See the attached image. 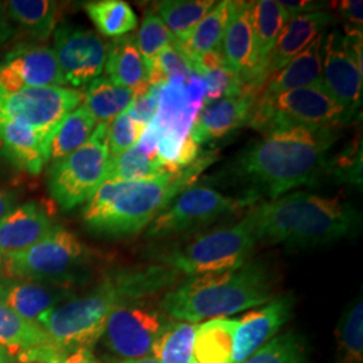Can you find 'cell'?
I'll use <instances>...</instances> for the list:
<instances>
[{"mask_svg":"<svg viewBox=\"0 0 363 363\" xmlns=\"http://www.w3.org/2000/svg\"><path fill=\"white\" fill-rule=\"evenodd\" d=\"M340 130L330 127H279L262 132L247 144L232 166L247 186L244 198H279L301 186H311L328 167V152Z\"/></svg>","mask_w":363,"mask_h":363,"instance_id":"cell-1","label":"cell"},{"mask_svg":"<svg viewBox=\"0 0 363 363\" xmlns=\"http://www.w3.org/2000/svg\"><path fill=\"white\" fill-rule=\"evenodd\" d=\"M182 279L181 273L160 262L123 268L106 274L84 296L69 298L42 315L38 325L66 355L81 349L91 350L118 304L163 295Z\"/></svg>","mask_w":363,"mask_h":363,"instance_id":"cell-2","label":"cell"},{"mask_svg":"<svg viewBox=\"0 0 363 363\" xmlns=\"http://www.w3.org/2000/svg\"><path fill=\"white\" fill-rule=\"evenodd\" d=\"M247 220L256 242L288 247H315L358 232L361 213L339 198L295 191L255 203Z\"/></svg>","mask_w":363,"mask_h":363,"instance_id":"cell-3","label":"cell"},{"mask_svg":"<svg viewBox=\"0 0 363 363\" xmlns=\"http://www.w3.org/2000/svg\"><path fill=\"white\" fill-rule=\"evenodd\" d=\"M213 162V155L198 157L179 172L139 182L106 181L88 201L82 220L93 233L130 237L147 229Z\"/></svg>","mask_w":363,"mask_h":363,"instance_id":"cell-4","label":"cell"},{"mask_svg":"<svg viewBox=\"0 0 363 363\" xmlns=\"http://www.w3.org/2000/svg\"><path fill=\"white\" fill-rule=\"evenodd\" d=\"M273 284L269 268L250 259L233 271L182 279L157 304L172 320L198 325L268 303L274 298Z\"/></svg>","mask_w":363,"mask_h":363,"instance_id":"cell-5","label":"cell"},{"mask_svg":"<svg viewBox=\"0 0 363 363\" xmlns=\"http://www.w3.org/2000/svg\"><path fill=\"white\" fill-rule=\"evenodd\" d=\"M256 245V238L242 218L233 225L191 235L162 250L157 259L183 277H191L237 269L250 261Z\"/></svg>","mask_w":363,"mask_h":363,"instance_id":"cell-6","label":"cell"},{"mask_svg":"<svg viewBox=\"0 0 363 363\" xmlns=\"http://www.w3.org/2000/svg\"><path fill=\"white\" fill-rule=\"evenodd\" d=\"M93 253L77 235L55 226L35 245L7 256V277L70 286L86 274Z\"/></svg>","mask_w":363,"mask_h":363,"instance_id":"cell-7","label":"cell"},{"mask_svg":"<svg viewBox=\"0 0 363 363\" xmlns=\"http://www.w3.org/2000/svg\"><path fill=\"white\" fill-rule=\"evenodd\" d=\"M109 163L108 124H97L86 143L50 164L48 187L52 199L64 210L88 202L106 181Z\"/></svg>","mask_w":363,"mask_h":363,"instance_id":"cell-8","label":"cell"},{"mask_svg":"<svg viewBox=\"0 0 363 363\" xmlns=\"http://www.w3.org/2000/svg\"><path fill=\"white\" fill-rule=\"evenodd\" d=\"M347 124L342 106L328 94L323 82L296 91L257 97L249 127L265 130L279 127H330Z\"/></svg>","mask_w":363,"mask_h":363,"instance_id":"cell-9","label":"cell"},{"mask_svg":"<svg viewBox=\"0 0 363 363\" xmlns=\"http://www.w3.org/2000/svg\"><path fill=\"white\" fill-rule=\"evenodd\" d=\"M255 203L244 196L233 198L211 187L194 186L174 198L147 228L145 237L150 240H164L193 232L220 218L234 216Z\"/></svg>","mask_w":363,"mask_h":363,"instance_id":"cell-10","label":"cell"},{"mask_svg":"<svg viewBox=\"0 0 363 363\" xmlns=\"http://www.w3.org/2000/svg\"><path fill=\"white\" fill-rule=\"evenodd\" d=\"M171 322L152 298L121 303L108 318L105 346L120 359L150 357L154 343Z\"/></svg>","mask_w":363,"mask_h":363,"instance_id":"cell-11","label":"cell"},{"mask_svg":"<svg viewBox=\"0 0 363 363\" xmlns=\"http://www.w3.org/2000/svg\"><path fill=\"white\" fill-rule=\"evenodd\" d=\"M322 82L349 124L362 104V35H342L334 30L323 37Z\"/></svg>","mask_w":363,"mask_h":363,"instance_id":"cell-12","label":"cell"},{"mask_svg":"<svg viewBox=\"0 0 363 363\" xmlns=\"http://www.w3.org/2000/svg\"><path fill=\"white\" fill-rule=\"evenodd\" d=\"M82 101V91L65 86L0 91V120L21 123L52 140L61 121Z\"/></svg>","mask_w":363,"mask_h":363,"instance_id":"cell-13","label":"cell"},{"mask_svg":"<svg viewBox=\"0 0 363 363\" xmlns=\"http://www.w3.org/2000/svg\"><path fill=\"white\" fill-rule=\"evenodd\" d=\"M54 52L65 85L72 89L89 85L104 72L108 45L97 33L61 25L54 31Z\"/></svg>","mask_w":363,"mask_h":363,"instance_id":"cell-14","label":"cell"},{"mask_svg":"<svg viewBox=\"0 0 363 363\" xmlns=\"http://www.w3.org/2000/svg\"><path fill=\"white\" fill-rule=\"evenodd\" d=\"M252 4L253 1H232V13L220 42V52L245 91L259 94L265 78L255 42Z\"/></svg>","mask_w":363,"mask_h":363,"instance_id":"cell-15","label":"cell"},{"mask_svg":"<svg viewBox=\"0 0 363 363\" xmlns=\"http://www.w3.org/2000/svg\"><path fill=\"white\" fill-rule=\"evenodd\" d=\"M55 52L49 46L28 45L9 52L0 64V91L64 86Z\"/></svg>","mask_w":363,"mask_h":363,"instance_id":"cell-16","label":"cell"},{"mask_svg":"<svg viewBox=\"0 0 363 363\" xmlns=\"http://www.w3.org/2000/svg\"><path fill=\"white\" fill-rule=\"evenodd\" d=\"M295 300L291 295L276 296L259 308L247 312L234 333L233 361L241 363L277 335L292 316Z\"/></svg>","mask_w":363,"mask_h":363,"instance_id":"cell-17","label":"cell"},{"mask_svg":"<svg viewBox=\"0 0 363 363\" xmlns=\"http://www.w3.org/2000/svg\"><path fill=\"white\" fill-rule=\"evenodd\" d=\"M256 100L255 93L245 91L240 96L202 105L190 125V136L201 145L223 139L241 127L249 125Z\"/></svg>","mask_w":363,"mask_h":363,"instance_id":"cell-18","label":"cell"},{"mask_svg":"<svg viewBox=\"0 0 363 363\" xmlns=\"http://www.w3.org/2000/svg\"><path fill=\"white\" fill-rule=\"evenodd\" d=\"M70 296V286L7 277L0 281V301L28 322L38 323L42 315Z\"/></svg>","mask_w":363,"mask_h":363,"instance_id":"cell-19","label":"cell"},{"mask_svg":"<svg viewBox=\"0 0 363 363\" xmlns=\"http://www.w3.org/2000/svg\"><path fill=\"white\" fill-rule=\"evenodd\" d=\"M334 22V15L328 11L304 13L289 19L267 61L265 81L306 50Z\"/></svg>","mask_w":363,"mask_h":363,"instance_id":"cell-20","label":"cell"},{"mask_svg":"<svg viewBox=\"0 0 363 363\" xmlns=\"http://www.w3.org/2000/svg\"><path fill=\"white\" fill-rule=\"evenodd\" d=\"M55 226L37 203L16 206L0 220V252L6 257L23 252L52 233Z\"/></svg>","mask_w":363,"mask_h":363,"instance_id":"cell-21","label":"cell"},{"mask_svg":"<svg viewBox=\"0 0 363 363\" xmlns=\"http://www.w3.org/2000/svg\"><path fill=\"white\" fill-rule=\"evenodd\" d=\"M50 138L11 120H0V154L15 167L37 175L49 162Z\"/></svg>","mask_w":363,"mask_h":363,"instance_id":"cell-22","label":"cell"},{"mask_svg":"<svg viewBox=\"0 0 363 363\" xmlns=\"http://www.w3.org/2000/svg\"><path fill=\"white\" fill-rule=\"evenodd\" d=\"M323 34L296 55L289 64L271 74L261 86L257 97H268L284 91H296L322 82V42Z\"/></svg>","mask_w":363,"mask_h":363,"instance_id":"cell-23","label":"cell"},{"mask_svg":"<svg viewBox=\"0 0 363 363\" xmlns=\"http://www.w3.org/2000/svg\"><path fill=\"white\" fill-rule=\"evenodd\" d=\"M104 70L105 77L118 86L133 91L135 96L150 88L147 66L136 48L133 35L115 38L108 45Z\"/></svg>","mask_w":363,"mask_h":363,"instance_id":"cell-24","label":"cell"},{"mask_svg":"<svg viewBox=\"0 0 363 363\" xmlns=\"http://www.w3.org/2000/svg\"><path fill=\"white\" fill-rule=\"evenodd\" d=\"M54 345L46 331L28 322L0 301V347L9 351L18 363L25 362L33 352Z\"/></svg>","mask_w":363,"mask_h":363,"instance_id":"cell-25","label":"cell"},{"mask_svg":"<svg viewBox=\"0 0 363 363\" xmlns=\"http://www.w3.org/2000/svg\"><path fill=\"white\" fill-rule=\"evenodd\" d=\"M237 319H211L196 325L194 363H232Z\"/></svg>","mask_w":363,"mask_h":363,"instance_id":"cell-26","label":"cell"},{"mask_svg":"<svg viewBox=\"0 0 363 363\" xmlns=\"http://www.w3.org/2000/svg\"><path fill=\"white\" fill-rule=\"evenodd\" d=\"M230 13L232 0H222L216 3L198 23V26L195 27L186 43H174L183 52L187 62L203 54L220 50V42L225 35Z\"/></svg>","mask_w":363,"mask_h":363,"instance_id":"cell-27","label":"cell"},{"mask_svg":"<svg viewBox=\"0 0 363 363\" xmlns=\"http://www.w3.org/2000/svg\"><path fill=\"white\" fill-rule=\"evenodd\" d=\"M9 18L30 38L48 40L57 28L58 4L52 0H10L4 3Z\"/></svg>","mask_w":363,"mask_h":363,"instance_id":"cell-28","label":"cell"},{"mask_svg":"<svg viewBox=\"0 0 363 363\" xmlns=\"http://www.w3.org/2000/svg\"><path fill=\"white\" fill-rule=\"evenodd\" d=\"M216 3L214 0H163L155 3L152 10L167 27L174 43L183 45Z\"/></svg>","mask_w":363,"mask_h":363,"instance_id":"cell-29","label":"cell"},{"mask_svg":"<svg viewBox=\"0 0 363 363\" xmlns=\"http://www.w3.org/2000/svg\"><path fill=\"white\" fill-rule=\"evenodd\" d=\"M135 100V93L113 84L108 77L93 79L84 94V106L97 124H109L127 112Z\"/></svg>","mask_w":363,"mask_h":363,"instance_id":"cell-30","label":"cell"},{"mask_svg":"<svg viewBox=\"0 0 363 363\" xmlns=\"http://www.w3.org/2000/svg\"><path fill=\"white\" fill-rule=\"evenodd\" d=\"M252 21L256 49L259 54V62L264 67L265 78L267 61L289 18L279 1L259 0L253 1L252 4Z\"/></svg>","mask_w":363,"mask_h":363,"instance_id":"cell-31","label":"cell"},{"mask_svg":"<svg viewBox=\"0 0 363 363\" xmlns=\"http://www.w3.org/2000/svg\"><path fill=\"white\" fill-rule=\"evenodd\" d=\"M96 127L97 123L89 111L79 105L61 121L54 132L49 144V162L54 163L74 152L89 140Z\"/></svg>","mask_w":363,"mask_h":363,"instance_id":"cell-32","label":"cell"},{"mask_svg":"<svg viewBox=\"0 0 363 363\" xmlns=\"http://www.w3.org/2000/svg\"><path fill=\"white\" fill-rule=\"evenodd\" d=\"M93 25L108 38H120L138 27V16L123 0H96L84 6Z\"/></svg>","mask_w":363,"mask_h":363,"instance_id":"cell-33","label":"cell"},{"mask_svg":"<svg viewBox=\"0 0 363 363\" xmlns=\"http://www.w3.org/2000/svg\"><path fill=\"white\" fill-rule=\"evenodd\" d=\"M166 174H169V171L159 160L157 155L144 152L136 144L124 154L111 159L106 181H150Z\"/></svg>","mask_w":363,"mask_h":363,"instance_id":"cell-34","label":"cell"},{"mask_svg":"<svg viewBox=\"0 0 363 363\" xmlns=\"http://www.w3.org/2000/svg\"><path fill=\"white\" fill-rule=\"evenodd\" d=\"M195 323L172 320L157 337L151 357L159 363H194Z\"/></svg>","mask_w":363,"mask_h":363,"instance_id":"cell-35","label":"cell"},{"mask_svg":"<svg viewBox=\"0 0 363 363\" xmlns=\"http://www.w3.org/2000/svg\"><path fill=\"white\" fill-rule=\"evenodd\" d=\"M363 362V303L355 298L343 312L337 328L335 363Z\"/></svg>","mask_w":363,"mask_h":363,"instance_id":"cell-36","label":"cell"},{"mask_svg":"<svg viewBox=\"0 0 363 363\" xmlns=\"http://www.w3.org/2000/svg\"><path fill=\"white\" fill-rule=\"evenodd\" d=\"M241 363H307L304 339L292 331L276 335Z\"/></svg>","mask_w":363,"mask_h":363,"instance_id":"cell-37","label":"cell"},{"mask_svg":"<svg viewBox=\"0 0 363 363\" xmlns=\"http://www.w3.org/2000/svg\"><path fill=\"white\" fill-rule=\"evenodd\" d=\"M133 39L138 50L143 57L147 72L155 62L156 57L171 43H174V38L169 34L167 27L164 26L162 19L156 15L152 9L145 11L143 22L139 27L136 35H133Z\"/></svg>","mask_w":363,"mask_h":363,"instance_id":"cell-38","label":"cell"},{"mask_svg":"<svg viewBox=\"0 0 363 363\" xmlns=\"http://www.w3.org/2000/svg\"><path fill=\"white\" fill-rule=\"evenodd\" d=\"M194 76L183 52L171 43L156 57L155 62L148 70L150 86H166L171 82L186 84Z\"/></svg>","mask_w":363,"mask_h":363,"instance_id":"cell-39","label":"cell"},{"mask_svg":"<svg viewBox=\"0 0 363 363\" xmlns=\"http://www.w3.org/2000/svg\"><path fill=\"white\" fill-rule=\"evenodd\" d=\"M145 125L130 117L128 111L108 124V147L111 159L117 157L140 142Z\"/></svg>","mask_w":363,"mask_h":363,"instance_id":"cell-40","label":"cell"},{"mask_svg":"<svg viewBox=\"0 0 363 363\" xmlns=\"http://www.w3.org/2000/svg\"><path fill=\"white\" fill-rule=\"evenodd\" d=\"M198 77L202 78L205 84V94L202 99L203 105L245 93L241 81L229 67L205 70Z\"/></svg>","mask_w":363,"mask_h":363,"instance_id":"cell-41","label":"cell"},{"mask_svg":"<svg viewBox=\"0 0 363 363\" xmlns=\"http://www.w3.org/2000/svg\"><path fill=\"white\" fill-rule=\"evenodd\" d=\"M327 169H333L334 175L354 184L362 183V145L355 144L354 148H346L337 160L328 162Z\"/></svg>","mask_w":363,"mask_h":363,"instance_id":"cell-42","label":"cell"},{"mask_svg":"<svg viewBox=\"0 0 363 363\" xmlns=\"http://www.w3.org/2000/svg\"><path fill=\"white\" fill-rule=\"evenodd\" d=\"M160 93L162 86H150L142 94L135 96V100L128 109L130 117L147 127L157 115Z\"/></svg>","mask_w":363,"mask_h":363,"instance_id":"cell-43","label":"cell"},{"mask_svg":"<svg viewBox=\"0 0 363 363\" xmlns=\"http://www.w3.org/2000/svg\"><path fill=\"white\" fill-rule=\"evenodd\" d=\"M362 6L361 0H345L339 3L337 10L345 21L346 35H362Z\"/></svg>","mask_w":363,"mask_h":363,"instance_id":"cell-44","label":"cell"},{"mask_svg":"<svg viewBox=\"0 0 363 363\" xmlns=\"http://www.w3.org/2000/svg\"><path fill=\"white\" fill-rule=\"evenodd\" d=\"M279 3L286 10L289 19L296 18L298 15H304V13L325 11V9L328 7L327 6L328 3H325V1H313V0H296V1L283 0V1H279Z\"/></svg>","mask_w":363,"mask_h":363,"instance_id":"cell-45","label":"cell"},{"mask_svg":"<svg viewBox=\"0 0 363 363\" xmlns=\"http://www.w3.org/2000/svg\"><path fill=\"white\" fill-rule=\"evenodd\" d=\"M13 35V27L11 26V19L6 10L4 3H0V46L10 40Z\"/></svg>","mask_w":363,"mask_h":363,"instance_id":"cell-46","label":"cell"},{"mask_svg":"<svg viewBox=\"0 0 363 363\" xmlns=\"http://www.w3.org/2000/svg\"><path fill=\"white\" fill-rule=\"evenodd\" d=\"M64 363H101L96 355L89 349H81V350L70 352L65 358Z\"/></svg>","mask_w":363,"mask_h":363,"instance_id":"cell-47","label":"cell"},{"mask_svg":"<svg viewBox=\"0 0 363 363\" xmlns=\"http://www.w3.org/2000/svg\"><path fill=\"white\" fill-rule=\"evenodd\" d=\"M15 206V196L13 193L0 189V220H3Z\"/></svg>","mask_w":363,"mask_h":363,"instance_id":"cell-48","label":"cell"},{"mask_svg":"<svg viewBox=\"0 0 363 363\" xmlns=\"http://www.w3.org/2000/svg\"><path fill=\"white\" fill-rule=\"evenodd\" d=\"M116 363H159L154 359L151 355L150 357H144V358H138V359H120Z\"/></svg>","mask_w":363,"mask_h":363,"instance_id":"cell-49","label":"cell"},{"mask_svg":"<svg viewBox=\"0 0 363 363\" xmlns=\"http://www.w3.org/2000/svg\"><path fill=\"white\" fill-rule=\"evenodd\" d=\"M0 363H18L13 355L3 347H0Z\"/></svg>","mask_w":363,"mask_h":363,"instance_id":"cell-50","label":"cell"},{"mask_svg":"<svg viewBox=\"0 0 363 363\" xmlns=\"http://www.w3.org/2000/svg\"><path fill=\"white\" fill-rule=\"evenodd\" d=\"M6 269H7V257L0 252V281L3 279H7Z\"/></svg>","mask_w":363,"mask_h":363,"instance_id":"cell-51","label":"cell"}]
</instances>
